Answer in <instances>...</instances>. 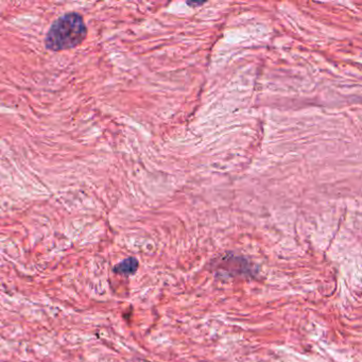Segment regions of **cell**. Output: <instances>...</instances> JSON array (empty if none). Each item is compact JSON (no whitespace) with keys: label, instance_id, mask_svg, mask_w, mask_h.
<instances>
[{"label":"cell","instance_id":"cell-2","mask_svg":"<svg viewBox=\"0 0 362 362\" xmlns=\"http://www.w3.org/2000/svg\"><path fill=\"white\" fill-rule=\"evenodd\" d=\"M139 265V261L135 257H128V259H123V261L117 263L114 267L113 271L117 274L129 276V275H133L137 273Z\"/></svg>","mask_w":362,"mask_h":362},{"label":"cell","instance_id":"cell-1","mask_svg":"<svg viewBox=\"0 0 362 362\" xmlns=\"http://www.w3.org/2000/svg\"><path fill=\"white\" fill-rule=\"evenodd\" d=\"M88 37L86 21L78 12H70L53 21L46 37L45 47L53 52L70 50L83 43Z\"/></svg>","mask_w":362,"mask_h":362}]
</instances>
